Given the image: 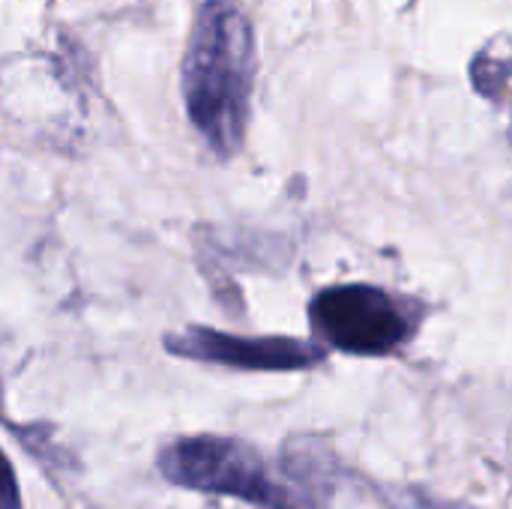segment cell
I'll return each instance as SVG.
<instances>
[{
    "instance_id": "cell-1",
    "label": "cell",
    "mask_w": 512,
    "mask_h": 509,
    "mask_svg": "<svg viewBox=\"0 0 512 509\" xmlns=\"http://www.w3.org/2000/svg\"><path fill=\"white\" fill-rule=\"evenodd\" d=\"M255 69V30L243 6L237 0H198L180 63V96L189 126L222 162L243 150Z\"/></svg>"
},
{
    "instance_id": "cell-2",
    "label": "cell",
    "mask_w": 512,
    "mask_h": 509,
    "mask_svg": "<svg viewBox=\"0 0 512 509\" xmlns=\"http://www.w3.org/2000/svg\"><path fill=\"white\" fill-rule=\"evenodd\" d=\"M159 477L183 492L231 498L255 509H318L252 441L237 435H174L156 450Z\"/></svg>"
},
{
    "instance_id": "cell-3",
    "label": "cell",
    "mask_w": 512,
    "mask_h": 509,
    "mask_svg": "<svg viewBox=\"0 0 512 509\" xmlns=\"http://www.w3.org/2000/svg\"><path fill=\"white\" fill-rule=\"evenodd\" d=\"M309 327L327 351L387 357L417 330V306L366 282L330 285L309 300Z\"/></svg>"
},
{
    "instance_id": "cell-4",
    "label": "cell",
    "mask_w": 512,
    "mask_h": 509,
    "mask_svg": "<svg viewBox=\"0 0 512 509\" xmlns=\"http://www.w3.org/2000/svg\"><path fill=\"white\" fill-rule=\"evenodd\" d=\"M162 351L231 372H309L327 363V348L297 336H246L207 324H189L162 336Z\"/></svg>"
},
{
    "instance_id": "cell-5",
    "label": "cell",
    "mask_w": 512,
    "mask_h": 509,
    "mask_svg": "<svg viewBox=\"0 0 512 509\" xmlns=\"http://www.w3.org/2000/svg\"><path fill=\"white\" fill-rule=\"evenodd\" d=\"M279 468L282 474L315 504L318 509H330V501L342 480L339 453L327 438L318 435H291L279 447Z\"/></svg>"
},
{
    "instance_id": "cell-6",
    "label": "cell",
    "mask_w": 512,
    "mask_h": 509,
    "mask_svg": "<svg viewBox=\"0 0 512 509\" xmlns=\"http://www.w3.org/2000/svg\"><path fill=\"white\" fill-rule=\"evenodd\" d=\"M0 509H24V495L18 486L15 465L3 447H0Z\"/></svg>"
},
{
    "instance_id": "cell-7",
    "label": "cell",
    "mask_w": 512,
    "mask_h": 509,
    "mask_svg": "<svg viewBox=\"0 0 512 509\" xmlns=\"http://www.w3.org/2000/svg\"><path fill=\"white\" fill-rule=\"evenodd\" d=\"M390 504L393 509H471V507H450V504H441V501H432L426 498L423 492H390Z\"/></svg>"
},
{
    "instance_id": "cell-8",
    "label": "cell",
    "mask_w": 512,
    "mask_h": 509,
    "mask_svg": "<svg viewBox=\"0 0 512 509\" xmlns=\"http://www.w3.org/2000/svg\"><path fill=\"white\" fill-rule=\"evenodd\" d=\"M6 411H9V408H6V390H3V378H0V423L12 432V426H15V423L9 420V414H6Z\"/></svg>"
}]
</instances>
